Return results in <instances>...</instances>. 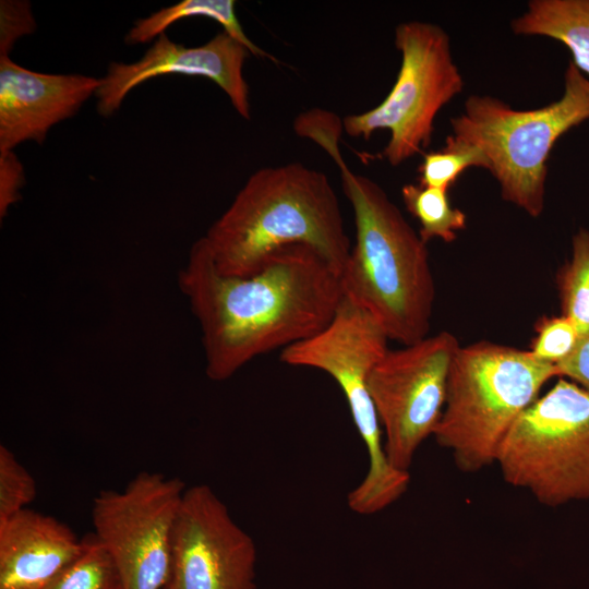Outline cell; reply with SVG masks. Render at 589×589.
<instances>
[{"label": "cell", "mask_w": 589, "mask_h": 589, "mask_svg": "<svg viewBox=\"0 0 589 589\" xmlns=\"http://www.w3.org/2000/svg\"><path fill=\"white\" fill-rule=\"evenodd\" d=\"M178 287L199 322L205 373L215 382L312 337L344 298L340 275L305 244L275 251L252 275L231 276L217 269L200 238L179 271Z\"/></svg>", "instance_id": "obj_1"}, {"label": "cell", "mask_w": 589, "mask_h": 589, "mask_svg": "<svg viewBox=\"0 0 589 589\" xmlns=\"http://www.w3.org/2000/svg\"><path fill=\"white\" fill-rule=\"evenodd\" d=\"M293 130L334 160L353 211L356 242L341 274L344 296L368 310L401 346L425 338L435 300L426 243L375 181L349 168L339 146L342 119L312 108L297 116Z\"/></svg>", "instance_id": "obj_2"}, {"label": "cell", "mask_w": 589, "mask_h": 589, "mask_svg": "<svg viewBox=\"0 0 589 589\" xmlns=\"http://www.w3.org/2000/svg\"><path fill=\"white\" fill-rule=\"evenodd\" d=\"M202 239L217 269L231 276L252 275L275 251L305 244L341 277L351 251L330 181L301 163L253 172Z\"/></svg>", "instance_id": "obj_3"}, {"label": "cell", "mask_w": 589, "mask_h": 589, "mask_svg": "<svg viewBox=\"0 0 589 589\" xmlns=\"http://www.w3.org/2000/svg\"><path fill=\"white\" fill-rule=\"evenodd\" d=\"M555 376L556 365L529 350L486 340L460 346L433 436L460 471L478 472L495 464L515 422Z\"/></svg>", "instance_id": "obj_4"}, {"label": "cell", "mask_w": 589, "mask_h": 589, "mask_svg": "<svg viewBox=\"0 0 589 589\" xmlns=\"http://www.w3.org/2000/svg\"><path fill=\"white\" fill-rule=\"evenodd\" d=\"M587 120L589 79L569 61L560 99L517 110L498 98L472 95L464 112L450 119V135L484 155L503 200L539 217L551 151L564 133Z\"/></svg>", "instance_id": "obj_5"}, {"label": "cell", "mask_w": 589, "mask_h": 589, "mask_svg": "<svg viewBox=\"0 0 589 589\" xmlns=\"http://www.w3.org/2000/svg\"><path fill=\"white\" fill-rule=\"evenodd\" d=\"M389 340L381 323L364 308L344 296L332 321L312 337L280 351V361L330 375L342 390L353 423L369 456L368 471L347 496L360 515L376 514L407 491L410 476L388 461L382 426L368 387L374 365L387 352Z\"/></svg>", "instance_id": "obj_6"}, {"label": "cell", "mask_w": 589, "mask_h": 589, "mask_svg": "<svg viewBox=\"0 0 589 589\" xmlns=\"http://www.w3.org/2000/svg\"><path fill=\"white\" fill-rule=\"evenodd\" d=\"M495 464L541 505L589 500V392L561 377L518 418Z\"/></svg>", "instance_id": "obj_7"}, {"label": "cell", "mask_w": 589, "mask_h": 589, "mask_svg": "<svg viewBox=\"0 0 589 589\" xmlns=\"http://www.w3.org/2000/svg\"><path fill=\"white\" fill-rule=\"evenodd\" d=\"M395 46L401 63L387 96L376 107L342 119L351 137L369 140L376 130H388L390 137L381 156L392 166L430 145L438 111L464 88L449 37L441 26L402 22L395 29Z\"/></svg>", "instance_id": "obj_8"}, {"label": "cell", "mask_w": 589, "mask_h": 589, "mask_svg": "<svg viewBox=\"0 0 589 589\" xmlns=\"http://www.w3.org/2000/svg\"><path fill=\"white\" fill-rule=\"evenodd\" d=\"M185 489L180 478L141 471L123 490H101L94 497L93 532L116 562L124 589L165 588Z\"/></svg>", "instance_id": "obj_9"}, {"label": "cell", "mask_w": 589, "mask_h": 589, "mask_svg": "<svg viewBox=\"0 0 589 589\" xmlns=\"http://www.w3.org/2000/svg\"><path fill=\"white\" fill-rule=\"evenodd\" d=\"M448 332L399 349H388L368 377V387L384 432L389 464L409 472L421 444L441 420L453 359L459 348Z\"/></svg>", "instance_id": "obj_10"}, {"label": "cell", "mask_w": 589, "mask_h": 589, "mask_svg": "<svg viewBox=\"0 0 589 589\" xmlns=\"http://www.w3.org/2000/svg\"><path fill=\"white\" fill-rule=\"evenodd\" d=\"M256 548L207 484L187 488L164 589H256Z\"/></svg>", "instance_id": "obj_11"}, {"label": "cell", "mask_w": 589, "mask_h": 589, "mask_svg": "<svg viewBox=\"0 0 589 589\" xmlns=\"http://www.w3.org/2000/svg\"><path fill=\"white\" fill-rule=\"evenodd\" d=\"M248 48L225 31L206 44L187 47L172 41L166 33L135 62H111L99 79L95 93L97 111L103 117L115 113L127 95L145 81L167 74L207 77L228 96L236 111L251 118L249 86L243 76Z\"/></svg>", "instance_id": "obj_12"}, {"label": "cell", "mask_w": 589, "mask_h": 589, "mask_svg": "<svg viewBox=\"0 0 589 589\" xmlns=\"http://www.w3.org/2000/svg\"><path fill=\"white\" fill-rule=\"evenodd\" d=\"M99 79L25 69L0 56V152L26 141L41 144L49 130L95 95Z\"/></svg>", "instance_id": "obj_13"}, {"label": "cell", "mask_w": 589, "mask_h": 589, "mask_svg": "<svg viewBox=\"0 0 589 589\" xmlns=\"http://www.w3.org/2000/svg\"><path fill=\"white\" fill-rule=\"evenodd\" d=\"M81 550L67 524L24 508L0 522V589H45Z\"/></svg>", "instance_id": "obj_14"}, {"label": "cell", "mask_w": 589, "mask_h": 589, "mask_svg": "<svg viewBox=\"0 0 589 589\" xmlns=\"http://www.w3.org/2000/svg\"><path fill=\"white\" fill-rule=\"evenodd\" d=\"M512 29L561 41L573 63L589 76V0H531L527 11L512 21Z\"/></svg>", "instance_id": "obj_15"}, {"label": "cell", "mask_w": 589, "mask_h": 589, "mask_svg": "<svg viewBox=\"0 0 589 589\" xmlns=\"http://www.w3.org/2000/svg\"><path fill=\"white\" fill-rule=\"evenodd\" d=\"M192 16H204L218 22L224 31L244 45L251 55L277 62L276 58L256 46L245 35L236 15L233 0H184L163 8L146 17L136 20L125 36V43L130 45L148 43L165 33L171 24Z\"/></svg>", "instance_id": "obj_16"}, {"label": "cell", "mask_w": 589, "mask_h": 589, "mask_svg": "<svg viewBox=\"0 0 589 589\" xmlns=\"http://www.w3.org/2000/svg\"><path fill=\"white\" fill-rule=\"evenodd\" d=\"M407 211L419 221L424 243L433 238L453 242L457 231L466 228V214L450 205L447 190L408 183L401 189Z\"/></svg>", "instance_id": "obj_17"}, {"label": "cell", "mask_w": 589, "mask_h": 589, "mask_svg": "<svg viewBox=\"0 0 589 589\" xmlns=\"http://www.w3.org/2000/svg\"><path fill=\"white\" fill-rule=\"evenodd\" d=\"M45 589H124V585L110 553L88 532L82 538L79 556Z\"/></svg>", "instance_id": "obj_18"}, {"label": "cell", "mask_w": 589, "mask_h": 589, "mask_svg": "<svg viewBox=\"0 0 589 589\" xmlns=\"http://www.w3.org/2000/svg\"><path fill=\"white\" fill-rule=\"evenodd\" d=\"M562 315L577 326L580 335L589 330V230L573 237L572 255L556 275Z\"/></svg>", "instance_id": "obj_19"}, {"label": "cell", "mask_w": 589, "mask_h": 589, "mask_svg": "<svg viewBox=\"0 0 589 589\" xmlns=\"http://www.w3.org/2000/svg\"><path fill=\"white\" fill-rule=\"evenodd\" d=\"M470 167L488 170L484 155L477 147L457 141L449 134L442 149L423 154L422 163L418 167V184L448 191Z\"/></svg>", "instance_id": "obj_20"}, {"label": "cell", "mask_w": 589, "mask_h": 589, "mask_svg": "<svg viewBox=\"0 0 589 589\" xmlns=\"http://www.w3.org/2000/svg\"><path fill=\"white\" fill-rule=\"evenodd\" d=\"M36 482L14 453L0 445V522L26 508L36 497Z\"/></svg>", "instance_id": "obj_21"}, {"label": "cell", "mask_w": 589, "mask_h": 589, "mask_svg": "<svg viewBox=\"0 0 589 589\" xmlns=\"http://www.w3.org/2000/svg\"><path fill=\"white\" fill-rule=\"evenodd\" d=\"M534 332L529 351L539 360L554 365L572 354L581 336L574 322L562 314L540 317Z\"/></svg>", "instance_id": "obj_22"}, {"label": "cell", "mask_w": 589, "mask_h": 589, "mask_svg": "<svg viewBox=\"0 0 589 589\" xmlns=\"http://www.w3.org/2000/svg\"><path fill=\"white\" fill-rule=\"evenodd\" d=\"M35 28L36 23L28 1H0V56H9L14 44Z\"/></svg>", "instance_id": "obj_23"}, {"label": "cell", "mask_w": 589, "mask_h": 589, "mask_svg": "<svg viewBox=\"0 0 589 589\" xmlns=\"http://www.w3.org/2000/svg\"><path fill=\"white\" fill-rule=\"evenodd\" d=\"M25 182L23 165L13 151L0 152V217L20 199Z\"/></svg>", "instance_id": "obj_24"}, {"label": "cell", "mask_w": 589, "mask_h": 589, "mask_svg": "<svg viewBox=\"0 0 589 589\" xmlns=\"http://www.w3.org/2000/svg\"><path fill=\"white\" fill-rule=\"evenodd\" d=\"M558 376L567 378L589 392V330L580 336L569 357L556 364Z\"/></svg>", "instance_id": "obj_25"}]
</instances>
